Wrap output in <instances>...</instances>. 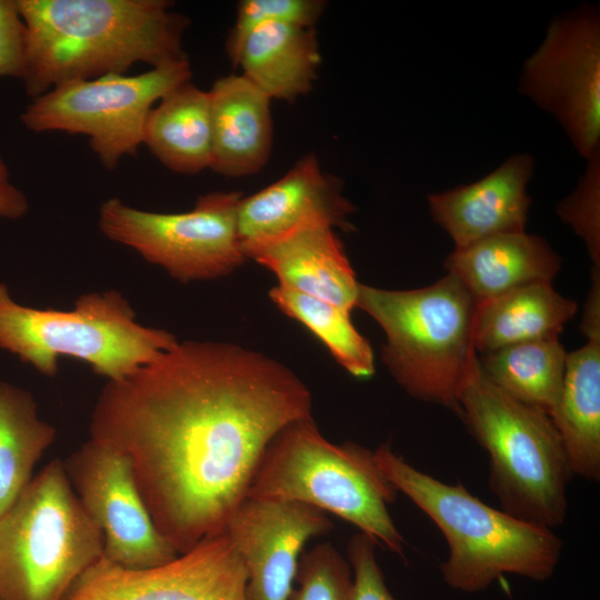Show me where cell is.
<instances>
[{"mask_svg": "<svg viewBox=\"0 0 600 600\" xmlns=\"http://www.w3.org/2000/svg\"><path fill=\"white\" fill-rule=\"evenodd\" d=\"M178 342L174 334L136 320L119 291H92L67 310L17 302L0 282V349L54 377L59 359L88 364L108 381L122 379Z\"/></svg>", "mask_w": 600, "mask_h": 600, "instance_id": "obj_7", "label": "cell"}, {"mask_svg": "<svg viewBox=\"0 0 600 600\" xmlns=\"http://www.w3.org/2000/svg\"><path fill=\"white\" fill-rule=\"evenodd\" d=\"M374 547L376 542L360 531L348 542V561L352 570L349 600H396L386 584Z\"/></svg>", "mask_w": 600, "mask_h": 600, "instance_id": "obj_30", "label": "cell"}, {"mask_svg": "<svg viewBox=\"0 0 600 600\" xmlns=\"http://www.w3.org/2000/svg\"><path fill=\"white\" fill-rule=\"evenodd\" d=\"M208 93L212 132L210 169L234 178L258 173L272 149L271 99L243 74L217 79Z\"/></svg>", "mask_w": 600, "mask_h": 600, "instance_id": "obj_17", "label": "cell"}, {"mask_svg": "<svg viewBox=\"0 0 600 600\" xmlns=\"http://www.w3.org/2000/svg\"><path fill=\"white\" fill-rule=\"evenodd\" d=\"M577 303L551 282L523 284L478 303L472 342L482 354L537 339L559 337L574 316Z\"/></svg>", "mask_w": 600, "mask_h": 600, "instance_id": "obj_22", "label": "cell"}, {"mask_svg": "<svg viewBox=\"0 0 600 600\" xmlns=\"http://www.w3.org/2000/svg\"><path fill=\"white\" fill-rule=\"evenodd\" d=\"M311 411L308 387L276 359L178 341L104 384L89 439L128 459L157 530L183 553L226 530L269 443Z\"/></svg>", "mask_w": 600, "mask_h": 600, "instance_id": "obj_1", "label": "cell"}, {"mask_svg": "<svg viewBox=\"0 0 600 600\" xmlns=\"http://www.w3.org/2000/svg\"><path fill=\"white\" fill-rule=\"evenodd\" d=\"M567 354L559 337H550L511 344L478 358L493 384L550 416L561 391Z\"/></svg>", "mask_w": 600, "mask_h": 600, "instance_id": "obj_25", "label": "cell"}, {"mask_svg": "<svg viewBox=\"0 0 600 600\" xmlns=\"http://www.w3.org/2000/svg\"><path fill=\"white\" fill-rule=\"evenodd\" d=\"M550 418L571 470L588 481L600 479V338L567 354L561 391Z\"/></svg>", "mask_w": 600, "mask_h": 600, "instance_id": "obj_21", "label": "cell"}, {"mask_svg": "<svg viewBox=\"0 0 600 600\" xmlns=\"http://www.w3.org/2000/svg\"><path fill=\"white\" fill-rule=\"evenodd\" d=\"M320 60L314 27L268 23L246 38L236 66L271 100L293 102L311 91Z\"/></svg>", "mask_w": 600, "mask_h": 600, "instance_id": "obj_20", "label": "cell"}, {"mask_svg": "<svg viewBox=\"0 0 600 600\" xmlns=\"http://www.w3.org/2000/svg\"><path fill=\"white\" fill-rule=\"evenodd\" d=\"M397 493L373 451L353 442H330L309 417L272 439L247 498L297 501L331 512L403 557L404 539L388 509Z\"/></svg>", "mask_w": 600, "mask_h": 600, "instance_id": "obj_6", "label": "cell"}, {"mask_svg": "<svg viewBox=\"0 0 600 600\" xmlns=\"http://www.w3.org/2000/svg\"><path fill=\"white\" fill-rule=\"evenodd\" d=\"M26 24L22 82L39 97L72 80L187 60L190 20L168 0H17Z\"/></svg>", "mask_w": 600, "mask_h": 600, "instance_id": "obj_2", "label": "cell"}, {"mask_svg": "<svg viewBox=\"0 0 600 600\" xmlns=\"http://www.w3.org/2000/svg\"><path fill=\"white\" fill-rule=\"evenodd\" d=\"M56 436L54 427L39 418L29 391L0 381V516L29 484Z\"/></svg>", "mask_w": 600, "mask_h": 600, "instance_id": "obj_24", "label": "cell"}, {"mask_svg": "<svg viewBox=\"0 0 600 600\" xmlns=\"http://www.w3.org/2000/svg\"><path fill=\"white\" fill-rule=\"evenodd\" d=\"M557 213L583 240L594 268L600 269V152L587 159L577 187L558 203Z\"/></svg>", "mask_w": 600, "mask_h": 600, "instance_id": "obj_29", "label": "cell"}, {"mask_svg": "<svg viewBox=\"0 0 600 600\" xmlns=\"http://www.w3.org/2000/svg\"><path fill=\"white\" fill-rule=\"evenodd\" d=\"M478 302L451 274L431 286L388 290L359 283L356 308L386 334L381 358L411 397L459 414V396L473 357Z\"/></svg>", "mask_w": 600, "mask_h": 600, "instance_id": "obj_5", "label": "cell"}, {"mask_svg": "<svg viewBox=\"0 0 600 600\" xmlns=\"http://www.w3.org/2000/svg\"><path fill=\"white\" fill-rule=\"evenodd\" d=\"M332 528L326 512L312 506L246 498L224 531L247 569V600H288L303 546Z\"/></svg>", "mask_w": 600, "mask_h": 600, "instance_id": "obj_14", "label": "cell"}, {"mask_svg": "<svg viewBox=\"0 0 600 600\" xmlns=\"http://www.w3.org/2000/svg\"><path fill=\"white\" fill-rule=\"evenodd\" d=\"M373 454L384 478L447 540L449 554L441 574L449 588L477 593L506 573L538 582L553 576L563 544L551 529L488 506L460 482L448 484L418 470L389 443H381Z\"/></svg>", "mask_w": 600, "mask_h": 600, "instance_id": "obj_3", "label": "cell"}, {"mask_svg": "<svg viewBox=\"0 0 600 600\" xmlns=\"http://www.w3.org/2000/svg\"><path fill=\"white\" fill-rule=\"evenodd\" d=\"M29 210L26 194L11 180L9 168L0 153V218L21 219Z\"/></svg>", "mask_w": 600, "mask_h": 600, "instance_id": "obj_32", "label": "cell"}, {"mask_svg": "<svg viewBox=\"0 0 600 600\" xmlns=\"http://www.w3.org/2000/svg\"><path fill=\"white\" fill-rule=\"evenodd\" d=\"M191 77L187 59L134 76L72 80L32 98L20 120L36 133L87 136L100 163L111 171L122 158L137 156L153 104Z\"/></svg>", "mask_w": 600, "mask_h": 600, "instance_id": "obj_9", "label": "cell"}, {"mask_svg": "<svg viewBox=\"0 0 600 600\" xmlns=\"http://www.w3.org/2000/svg\"><path fill=\"white\" fill-rule=\"evenodd\" d=\"M489 458L490 491L508 514L553 530L568 513L574 476L546 412L493 384L473 357L459 396V414Z\"/></svg>", "mask_w": 600, "mask_h": 600, "instance_id": "obj_4", "label": "cell"}, {"mask_svg": "<svg viewBox=\"0 0 600 600\" xmlns=\"http://www.w3.org/2000/svg\"><path fill=\"white\" fill-rule=\"evenodd\" d=\"M241 198L238 191L208 192L180 213L146 211L110 198L100 206L98 226L106 238L180 282L213 280L247 259L237 226Z\"/></svg>", "mask_w": 600, "mask_h": 600, "instance_id": "obj_10", "label": "cell"}, {"mask_svg": "<svg viewBox=\"0 0 600 600\" xmlns=\"http://www.w3.org/2000/svg\"><path fill=\"white\" fill-rule=\"evenodd\" d=\"M247 582L242 558L223 531L150 568H127L102 556L64 600H247Z\"/></svg>", "mask_w": 600, "mask_h": 600, "instance_id": "obj_13", "label": "cell"}, {"mask_svg": "<svg viewBox=\"0 0 600 600\" xmlns=\"http://www.w3.org/2000/svg\"><path fill=\"white\" fill-rule=\"evenodd\" d=\"M279 280L281 287L349 311L356 308L359 283L334 229L313 227L256 248L246 254Z\"/></svg>", "mask_w": 600, "mask_h": 600, "instance_id": "obj_18", "label": "cell"}, {"mask_svg": "<svg viewBox=\"0 0 600 600\" xmlns=\"http://www.w3.org/2000/svg\"><path fill=\"white\" fill-rule=\"evenodd\" d=\"M519 92L560 123L582 158L600 152V16L594 6L549 23L522 66Z\"/></svg>", "mask_w": 600, "mask_h": 600, "instance_id": "obj_11", "label": "cell"}, {"mask_svg": "<svg viewBox=\"0 0 600 600\" xmlns=\"http://www.w3.org/2000/svg\"><path fill=\"white\" fill-rule=\"evenodd\" d=\"M444 269L480 303L523 284L551 282L561 258L542 237L518 231L454 249Z\"/></svg>", "mask_w": 600, "mask_h": 600, "instance_id": "obj_19", "label": "cell"}, {"mask_svg": "<svg viewBox=\"0 0 600 600\" xmlns=\"http://www.w3.org/2000/svg\"><path fill=\"white\" fill-rule=\"evenodd\" d=\"M62 463L82 509L102 532L103 558L150 568L179 554L157 530L122 453L89 439Z\"/></svg>", "mask_w": 600, "mask_h": 600, "instance_id": "obj_12", "label": "cell"}, {"mask_svg": "<svg viewBox=\"0 0 600 600\" xmlns=\"http://www.w3.org/2000/svg\"><path fill=\"white\" fill-rule=\"evenodd\" d=\"M534 171L529 153L510 156L483 178L428 196L433 221L464 248L508 232L526 231L531 198L528 184Z\"/></svg>", "mask_w": 600, "mask_h": 600, "instance_id": "obj_16", "label": "cell"}, {"mask_svg": "<svg viewBox=\"0 0 600 600\" xmlns=\"http://www.w3.org/2000/svg\"><path fill=\"white\" fill-rule=\"evenodd\" d=\"M354 211L341 182L309 153L279 180L240 199L237 226L243 253L307 228L352 230Z\"/></svg>", "mask_w": 600, "mask_h": 600, "instance_id": "obj_15", "label": "cell"}, {"mask_svg": "<svg viewBox=\"0 0 600 600\" xmlns=\"http://www.w3.org/2000/svg\"><path fill=\"white\" fill-rule=\"evenodd\" d=\"M142 144L173 172L197 174L210 169L212 132L208 91L188 81L168 92L147 117Z\"/></svg>", "mask_w": 600, "mask_h": 600, "instance_id": "obj_23", "label": "cell"}, {"mask_svg": "<svg viewBox=\"0 0 600 600\" xmlns=\"http://www.w3.org/2000/svg\"><path fill=\"white\" fill-rule=\"evenodd\" d=\"M102 556V532L53 459L0 516V600H64Z\"/></svg>", "mask_w": 600, "mask_h": 600, "instance_id": "obj_8", "label": "cell"}, {"mask_svg": "<svg viewBox=\"0 0 600 600\" xmlns=\"http://www.w3.org/2000/svg\"><path fill=\"white\" fill-rule=\"evenodd\" d=\"M327 2L321 0H242L226 41V51L233 66L246 38L258 27L288 23L313 28Z\"/></svg>", "mask_w": 600, "mask_h": 600, "instance_id": "obj_27", "label": "cell"}, {"mask_svg": "<svg viewBox=\"0 0 600 600\" xmlns=\"http://www.w3.org/2000/svg\"><path fill=\"white\" fill-rule=\"evenodd\" d=\"M294 581L288 600H349L352 570L332 543L322 542L301 556Z\"/></svg>", "mask_w": 600, "mask_h": 600, "instance_id": "obj_28", "label": "cell"}, {"mask_svg": "<svg viewBox=\"0 0 600 600\" xmlns=\"http://www.w3.org/2000/svg\"><path fill=\"white\" fill-rule=\"evenodd\" d=\"M269 296L281 312L314 334L351 376L360 379L373 376L372 348L351 322V311L281 286L273 287Z\"/></svg>", "mask_w": 600, "mask_h": 600, "instance_id": "obj_26", "label": "cell"}, {"mask_svg": "<svg viewBox=\"0 0 600 600\" xmlns=\"http://www.w3.org/2000/svg\"><path fill=\"white\" fill-rule=\"evenodd\" d=\"M581 331L587 339L600 338V269L593 268L592 282L586 302Z\"/></svg>", "mask_w": 600, "mask_h": 600, "instance_id": "obj_33", "label": "cell"}, {"mask_svg": "<svg viewBox=\"0 0 600 600\" xmlns=\"http://www.w3.org/2000/svg\"><path fill=\"white\" fill-rule=\"evenodd\" d=\"M26 60V24L17 0H0V78L22 79Z\"/></svg>", "mask_w": 600, "mask_h": 600, "instance_id": "obj_31", "label": "cell"}]
</instances>
